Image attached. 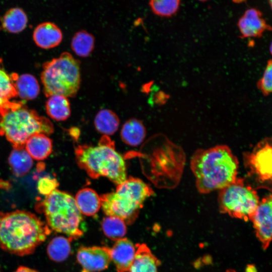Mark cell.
Instances as JSON below:
<instances>
[{
	"label": "cell",
	"instance_id": "cell-14",
	"mask_svg": "<svg viewBox=\"0 0 272 272\" xmlns=\"http://www.w3.org/2000/svg\"><path fill=\"white\" fill-rule=\"evenodd\" d=\"M14 79L15 74L10 75L6 72L0 59V116L10 109L24 104L21 101H12L18 96Z\"/></svg>",
	"mask_w": 272,
	"mask_h": 272
},
{
	"label": "cell",
	"instance_id": "cell-22",
	"mask_svg": "<svg viewBox=\"0 0 272 272\" xmlns=\"http://www.w3.org/2000/svg\"><path fill=\"white\" fill-rule=\"evenodd\" d=\"M14 84L18 96L23 100L36 98L40 92L38 81L32 75L25 74L18 76L16 74Z\"/></svg>",
	"mask_w": 272,
	"mask_h": 272
},
{
	"label": "cell",
	"instance_id": "cell-32",
	"mask_svg": "<svg viewBox=\"0 0 272 272\" xmlns=\"http://www.w3.org/2000/svg\"><path fill=\"white\" fill-rule=\"evenodd\" d=\"M11 187V185L8 181L0 179V188L9 189Z\"/></svg>",
	"mask_w": 272,
	"mask_h": 272
},
{
	"label": "cell",
	"instance_id": "cell-7",
	"mask_svg": "<svg viewBox=\"0 0 272 272\" xmlns=\"http://www.w3.org/2000/svg\"><path fill=\"white\" fill-rule=\"evenodd\" d=\"M45 95L74 97L81 85L80 62L68 52L45 62L41 74Z\"/></svg>",
	"mask_w": 272,
	"mask_h": 272
},
{
	"label": "cell",
	"instance_id": "cell-3",
	"mask_svg": "<svg viewBox=\"0 0 272 272\" xmlns=\"http://www.w3.org/2000/svg\"><path fill=\"white\" fill-rule=\"evenodd\" d=\"M75 155L79 166L92 178L105 177L117 185L127 178L124 160L107 135L97 146L79 145Z\"/></svg>",
	"mask_w": 272,
	"mask_h": 272
},
{
	"label": "cell",
	"instance_id": "cell-11",
	"mask_svg": "<svg viewBox=\"0 0 272 272\" xmlns=\"http://www.w3.org/2000/svg\"><path fill=\"white\" fill-rule=\"evenodd\" d=\"M77 259L82 272H98L108 268L110 261V248L106 246H82L78 250Z\"/></svg>",
	"mask_w": 272,
	"mask_h": 272
},
{
	"label": "cell",
	"instance_id": "cell-27",
	"mask_svg": "<svg viewBox=\"0 0 272 272\" xmlns=\"http://www.w3.org/2000/svg\"><path fill=\"white\" fill-rule=\"evenodd\" d=\"M101 228L106 237L115 241L124 238L126 233L125 222L122 219L114 216L103 218Z\"/></svg>",
	"mask_w": 272,
	"mask_h": 272
},
{
	"label": "cell",
	"instance_id": "cell-9",
	"mask_svg": "<svg viewBox=\"0 0 272 272\" xmlns=\"http://www.w3.org/2000/svg\"><path fill=\"white\" fill-rule=\"evenodd\" d=\"M243 156L247 182L256 190L272 193V136L259 141Z\"/></svg>",
	"mask_w": 272,
	"mask_h": 272
},
{
	"label": "cell",
	"instance_id": "cell-25",
	"mask_svg": "<svg viewBox=\"0 0 272 272\" xmlns=\"http://www.w3.org/2000/svg\"><path fill=\"white\" fill-rule=\"evenodd\" d=\"M71 45L72 49L78 56L86 57L94 49L95 37L86 30H80L74 35Z\"/></svg>",
	"mask_w": 272,
	"mask_h": 272
},
{
	"label": "cell",
	"instance_id": "cell-26",
	"mask_svg": "<svg viewBox=\"0 0 272 272\" xmlns=\"http://www.w3.org/2000/svg\"><path fill=\"white\" fill-rule=\"evenodd\" d=\"M68 237L59 236L53 238L47 248V252L50 259L56 262L65 260L71 252V241Z\"/></svg>",
	"mask_w": 272,
	"mask_h": 272
},
{
	"label": "cell",
	"instance_id": "cell-13",
	"mask_svg": "<svg viewBox=\"0 0 272 272\" xmlns=\"http://www.w3.org/2000/svg\"><path fill=\"white\" fill-rule=\"evenodd\" d=\"M135 250V246L126 238L115 241L110 248V251L111 261L114 263L117 272H129Z\"/></svg>",
	"mask_w": 272,
	"mask_h": 272
},
{
	"label": "cell",
	"instance_id": "cell-34",
	"mask_svg": "<svg viewBox=\"0 0 272 272\" xmlns=\"http://www.w3.org/2000/svg\"><path fill=\"white\" fill-rule=\"evenodd\" d=\"M269 50H270V52L271 53V54L272 55V42L270 45V47H269Z\"/></svg>",
	"mask_w": 272,
	"mask_h": 272
},
{
	"label": "cell",
	"instance_id": "cell-35",
	"mask_svg": "<svg viewBox=\"0 0 272 272\" xmlns=\"http://www.w3.org/2000/svg\"><path fill=\"white\" fill-rule=\"evenodd\" d=\"M270 8L272 10V0H268Z\"/></svg>",
	"mask_w": 272,
	"mask_h": 272
},
{
	"label": "cell",
	"instance_id": "cell-24",
	"mask_svg": "<svg viewBox=\"0 0 272 272\" xmlns=\"http://www.w3.org/2000/svg\"><path fill=\"white\" fill-rule=\"evenodd\" d=\"M28 22L25 13L20 8H14L8 10L2 19L3 28L9 32L18 33L26 27Z\"/></svg>",
	"mask_w": 272,
	"mask_h": 272
},
{
	"label": "cell",
	"instance_id": "cell-4",
	"mask_svg": "<svg viewBox=\"0 0 272 272\" xmlns=\"http://www.w3.org/2000/svg\"><path fill=\"white\" fill-rule=\"evenodd\" d=\"M154 193L152 188L141 179L129 176L117 185L114 192L100 196L101 208L107 216L122 219L126 224L137 218L145 200Z\"/></svg>",
	"mask_w": 272,
	"mask_h": 272
},
{
	"label": "cell",
	"instance_id": "cell-16",
	"mask_svg": "<svg viewBox=\"0 0 272 272\" xmlns=\"http://www.w3.org/2000/svg\"><path fill=\"white\" fill-rule=\"evenodd\" d=\"M133 260L129 272H158L160 260L145 243L137 244Z\"/></svg>",
	"mask_w": 272,
	"mask_h": 272
},
{
	"label": "cell",
	"instance_id": "cell-36",
	"mask_svg": "<svg viewBox=\"0 0 272 272\" xmlns=\"http://www.w3.org/2000/svg\"><path fill=\"white\" fill-rule=\"evenodd\" d=\"M226 272H236V271L235 270H232V269H229V270H227Z\"/></svg>",
	"mask_w": 272,
	"mask_h": 272
},
{
	"label": "cell",
	"instance_id": "cell-2",
	"mask_svg": "<svg viewBox=\"0 0 272 272\" xmlns=\"http://www.w3.org/2000/svg\"><path fill=\"white\" fill-rule=\"evenodd\" d=\"M50 229L35 215L17 210L0 215V248L19 256L32 253Z\"/></svg>",
	"mask_w": 272,
	"mask_h": 272
},
{
	"label": "cell",
	"instance_id": "cell-12",
	"mask_svg": "<svg viewBox=\"0 0 272 272\" xmlns=\"http://www.w3.org/2000/svg\"><path fill=\"white\" fill-rule=\"evenodd\" d=\"M262 16V13L255 8L245 11L237 23L241 38H258L265 31H272V27Z\"/></svg>",
	"mask_w": 272,
	"mask_h": 272
},
{
	"label": "cell",
	"instance_id": "cell-30",
	"mask_svg": "<svg viewBox=\"0 0 272 272\" xmlns=\"http://www.w3.org/2000/svg\"><path fill=\"white\" fill-rule=\"evenodd\" d=\"M59 183L56 179L43 177L38 181L37 189L40 194L46 196L56 189Z\"/></svg>",
	"mask_w": 272,
	"mask_h": 272
},
{
	"label": "cell",
	"instance_id": "cell-17",
	"mask_svg": "<svg viewBox=\"0 0 272 272\" xmlns=\"http://www.w3.org/2000/svg\"><path fill=\"white\" fill-rule=\"evenodd\" d=\"M75 199L81 213L86 216L96 215L101 207L100 196L91 188H84L79 190Z\"/></svg>",
	"mask_w": 272,
	"mask_h": 272
},
{
	"label": "cell",
	"instance_id": "cell-33",
	"mask_svg": "<svg viewBox=\"0 0 272 272\" xmlns=\"http://www.w3.org/2000/svg\"><path fill=\"white\" fill-rule=\"evenodd\" d=\"M246 272H257V270L254 265H248L246 268Z\"/></svg>",
	"mask_w": 272,
	"mask_h": 272
},
{
	"label": "cell",
	"instance_id": "cell-8",
	"mask_svg": "<svg viewBox=\"0 0 272 272\" xmlns=\"http://www.w3.org/2000/svg\"><path fill=\"white\" fill-rule=\"evenodd\" d=\"M219 191L218 202L222 213L245 221L250 220L260 200L256 190L245 179L237 177Z\"/></svg>",
	"mask_w": 272,
	"mask_h": 272
},
{
	"label": "cell",
	"instance_id": "cell-29",
	"mask_svg": "<svg viewBox=\"0 0 272 272\" xmlns=\"http://www.w3.org/2000/svg\"><path fill=\"white\" fill-rule=\"evenodd\" d=\"M257 86L264 96L272 93V59L267 61L262 77L258 81Z\"/></svg>",
	"mask_w": 272,
	"mask_h": 272
},
{
	"label": "cell",
	"instance_id": "cell-1",
	"mask_svg": "<svg viewBox=\"0 0 272 272\" xmlns=\"http://www.w3.org/2000/svg\"><path fill=\"white\" fill-rule=\"evenodd\" d=\"M190 168L198 191L206 194L233 182L237 177L239 162L229 147L220 145L195 151Z\"/></svg>",
	"mask_w": 272,
	"mask_h": 272
},
{
	"label": "cell",
	"instance_id": "cell-28",
	"mask_svg": "<svg viewBox=\"0 0 272 272\" xmlns=\"http://www.w3.org/2000/svg\"><path fill=\"white\" fill-rule=\"evenodd\" d=\"M180 2L181 0H149V6L155 15L169 18L177 14Z\"/></svg>",
	"mask_w": 272,
	"mask_h": 272
},
{
	"label": "cell",
	"instance_id": "cell-31",
	"mask_svg": "<svg viewBox=\"0 0 272 272\" xmlns=\"http://www.w3.org/2000/svg\"><path fill=\"white\" fill-rule=\"evenodd\" d=\"M15 272H38L36 270L26 267L25 266H21L17 268Z\"/></svg>",
	"mask_w": 272,
	"mask_h": 272
},
{
	"label": "cell",
	"instance_id": "cell-20",
	"mask_svg": "<svg viewBox=\"0 0 272 272\" xmlns=\"http://www.w3.org/2000/svg\"><path fill=\"white\" fill-rule=\"evenodd\" d=\"M47 99L45 108L48 115L56 121H64L71 115V105L67 98L60 95H54Z\"/></svg>",
	"mask_w": 272,
	"mask_h": 272
},
{
	"label": "cell",
	"instance_id": "cell-21",
	"mask_svg": "<svg viewBox=\"0 0 272 272\" xmlns=\"http://www.w3.org/2000/svg\"><path fill=\"white\" fill-rule=\"evenodd\" d=\"M8 162L13 174L18 177L27 174L33 164L32 158L25 148H14L9 155Z\"/></svg>",
	"mask_w": 272,
	"mask_h": 272
},
{
	"label": "cell",
	"instance_id": "cell-6",
	"mask_svg": "<svg viewBox=\"0 0 272 272\" xmlns=\"http://www.w3.org/2000/svg\"><path fill=\"white\" fill-rule=\"evenodd\" d=\"M53 130L49 119L24 104L0 116V135L5 137L15 148H25L26 141L34 134H50Z\"/></svg>",
	"mask_w": 272,
	"mask_h": 272
},
{
	"label": "cell",
	"instance_id": "cell-5",
	"mask_svg": "<svg viewBox=\"0 0 272 272\" xmlns=\"http://www.w3.org/2000/svg\"><path fill=\"white\" fill-rule=\"evenodd\" d=\"M47 225L55 232L64 234L72 240L84 234V220L75 197L58 189L46 196L41 202Z\"/></svg>",
	"mask_w": 272,
	"mask_h": 272
},
{
	"label": "cell",
	"instance_id": "cell-23",
	"mask_svg": "<svg viewBox=\"0 0 272 272\" xmlns=\"http://www.w3.org/2000/svg\"><path fill=\"white\" fill-rule=\"evenodd\" d=\"M119 123L117 115L108 109L100 110L96 115L94 121L97 131L107 136L114 134L118 129Z\"/></svg>",
	"mask_w": 272,
	"mask_h": 272
},
{
	"label": "cell",
	"instance_id": "cell-10",
	"mask_svg": "<svg viewBox=\"0 0 272 272\" xmlns=\"http://www.w3.org/2000/svg\"><path fill=\"white\" fill-rule=\"evenodd\" d=\"M250 221L263 248H267L272 241V193L260 200Z\"/></svg>",
	"mask_w": 272,
	"mask_h": 272
},
{
	"label": "cell",
	"instance_id": "cell-19",
	"mask_svg": "<svg viewBox=\"0 0 272 272\" xmlns=\"http://www.w3.org/2000/svg\"><path fill=\"white\" fill-rule=\"evenodd\" d=\"M25 148L32 159L43 160L51 153L52 142L45 134H35L28 139Z\"/></svg>",
	"mask_w": 272,
	"mask_h": 272
},
{
	"label": "cell",
	"instance_id": "cell-15",
	"mask_svg": "<svg viewBox=\"0 0 272 272\" xmlns=\"http://www.w3.org/2000/svg\"><path fill=\"white\" fill-rule=\"evenodd\" d=\"M36 44L43 49H50L58 46L63 38L62 33L54 23L47 22L38 25L33 34Z\"/></svg>",
	"mask_w": 272,
	"mask_h": 272
},
{
	"label": "cell",
	"instance_id": "cell-18",
	"mask_svg": "<svg viewBox=\"0 0 272 272\" xmlns=\"http://www.w3.org/2000/svg\"><path fill=\"white\" fill-rule=\"evenodd\" d=\"M146 129L142 121L132 118L126 120L122 125L120 137L122 142L131 147H137L144 141Z\"/></svg>",
	"mask_w": 272,
	"mask_h": 272
},
{
	"label": "cell",
	"instance_id": "cell-37",
	"mask_svg": "<svg viewBox=\"0 0 272 272\" xmlns=\"http://www.w3.org/2000/svg\"><path fill=\"white\" fill-rule=\"evenodd\" d=\"M197 1H198L199 2H205L207 1L208 0H197Z\"/></svg>",
	"mask_w": 272,
	"mask_h": 272
}]
</instances>
